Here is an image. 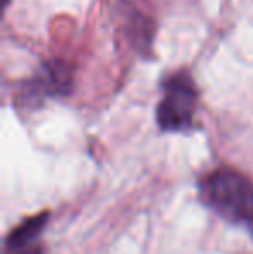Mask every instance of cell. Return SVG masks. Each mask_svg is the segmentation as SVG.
<instances>
[{"instance_id":"6da1fadb","label":"cell","mask_w":253,"mask_h":254,"mask_svg":"<svg viewBox=\"0 0 253 254\" xmlns=\"http://www.w3.org/2000/svg\"><path fill=\"white\" fill-rule=\"evenodd\" d=\"M201 201L229 223L253 234V182L233 168H219L199 182Z\"/></svg>"},{"instance_id":"277c9868","label":"cell","mask_w":253,"mask_h":254,"mask_svg":"<svg viewBox=\"0 0 253 254\" xmlns=\"http://www.w3.org/2000/svg\"><path fill=\"white\" fill-rule=\"evenodd\" d=\"M49 221V213L35 214L31 218H26L23 223L14 227L5 237L3 246H16V244H28V242H37L38 237L44 232L45 225Z\"/></svg>"},{"instance_id":"3957f363","label":"cell","mask_w":253,"mask_h":254,"mask_svg":"<svg viewBox=\"0 0 253 254\" xmlns=\"http://www.w3.org/2000/svg\"><path fill=\"white\" fill-rule=\"evenodd\" d=\"M73 88V71L63 61L44 63L33 78L26 81L21 94L24 106H37L45 97H61L68 95Z\"/></svg>"},{"instance_id":"7a4b0ae2","label":"cell","mask_w":253,"mask_h":254,"mask_svg":"<svg viewBox=\"0 0 253 254\" xmlns=\"http://www.w3.org/2000/svg\"><path fill=\"white\" fill-rule=\"evenodd\" d=\"M162 101L156 107V123L163 131L179 133L194 127L198 88L186 71L170 74L162 85Z\"/></svg>"},{"instance_id":"8992f818","label":"cell","mask_w":253,"mask_h":254,"mask_svg":"<svg viewBox=\"0 0 253 254\" xmlns=\"http://www.w3.org/2000/svg\"><path fill=\"white\" fill-rule=\"evenodd\" d=\"M7 3H9V0H3V5H7Z\"/></svg>"},{"instance_id":"5b68a950","label":"cell","mask_w":253,"mask_h":254,"mask_svg":"<svg viewBox=\"0 0 253 254\" xmlns=\"http://www.w3.org/2000/svg\"><path fill=\"white\" fill-rule=\"evenodd\" d=\"M3 254H42V248L38 241L28 242V244L3 246Z\"/></svg>"}]
</instances>
